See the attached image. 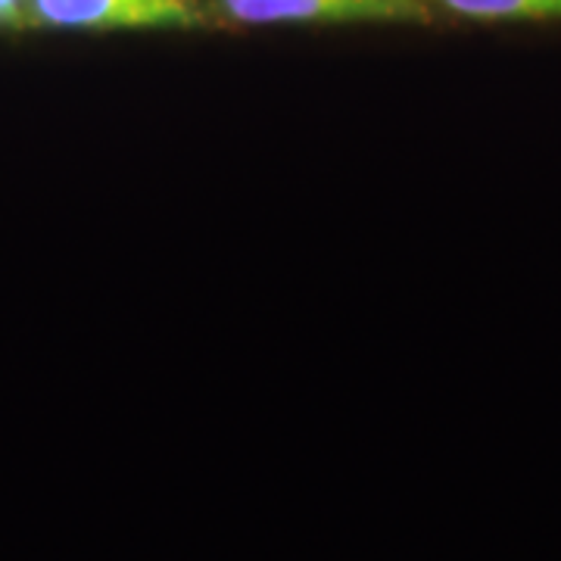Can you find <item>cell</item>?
Masks as SVG:
<instances>
[{
	"label": "cell",
	"mask_w": 561,
	"mask_h": 561,
	"mask_svg": "<svg viewBox=\"0 0 561 561\" xmlns=\"http://www.w3.org/2000/svg\"><path fill=\"white\" fill-rule=\"evenodd\" d=\"M219 10L241 25H427L431 0H219Z\"/></svg>",
	"instance_id": "6da1fadb"
},
{
	"label": "cell",
	"mask_w": 561,
	"mask_h": 561,
	"mask_svg": "<svg viewBox=\"0 0 561 561\" xmlns=\"http://www.w3.org/2000/svg\"><path fill=\"white\" fill-rule=\"evenodd\" d=\"M25 16L44 28L76 32H147L194 28V0H25Z\"/></svg>",
	"instance_id": "7a4b0ae2"
},
{
	"label": "cell",
	"mask_w": 561,
	"mask_h": 561,
	"mask_svg": "<svg viewBox=\"0 0 561 561\" xmlns=\"http://www.w3.org/2000/svg\"><path fill=\"white\" fill-rule=\"evenodd\" d=\"M431 3L478 22L561 20V0H431Z\"/></svg>",
	"instance_id": "3957f363"
},
{
	"label": "cell",
	"mask_w": 561,
	"mask_h": 561,
	"mask_svg": "<svg viewBox=\"0 0 561 561\" xmlns=\"http://www.w3.org/2000/svg\"><path fill=\"white\" fill-rule=\"evenodd\" d=\"M25 22H28V16H25V0H0V25L20 28Z\"/></svg>",
	"instance_id": "277c9868"
}]
</instances>
